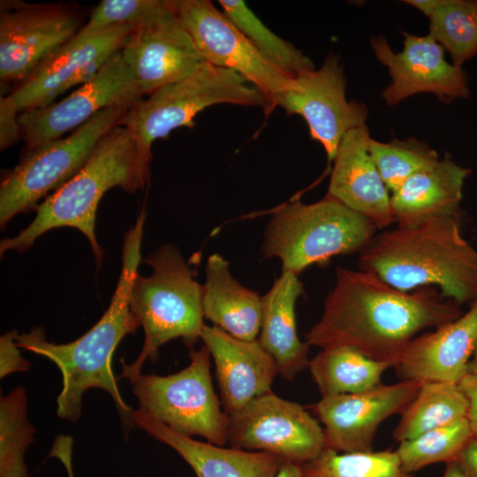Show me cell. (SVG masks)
I'll return each mask as SVG.
<instances>
[{
  "label": "cell",
  "mask_w": 477,
  "mask_h": 477,
  "mask_svg": "<svg viewBox=\"0 0 477 477\" xmlns=\"http://www.w3.org/2000/svg\"><path fill=\"white\" fill-rule=\"evenodd\" d=\"M433 286L402 292L376 275L338 267L320 320L306 335L309 346H349L396 367L410 342L424 329L463 314Z\"/></svg>",
  "instance_id": "cell-1"
},
{
  "label": "cell",
  "mask_w": 477,
  "mask_h": 477,
  "mask_svg": "<svg viewBox=\"0 0 477 477\" xmlns=\"http://www.w3.org/2000/svg\"><path fill=\"white\" fill-rule=\"evenodd\" d=\"M147 213L142 209L135 224L125 233L122 268L110 304L101 319L84 335L67 344L47 340L37 327L17 338L18 346L48 358L62 374L63 387L57 398V414L75 423L81 416L82 397L91 389H101L112 398L125 427L135 425L133 410L125 402L112 370V355L120 341L140 327L130 309L132 282L141 261L140 247Z\"/></svg>",
  "instance_id": "cell-2"
},
{
  "label": "cell",
  "mask_w": 477,
  "mask_h": 477,
  "mask_svg": "<svg viewBox=\"0 0 477 477\" xmlns=\"http://www.w3.org/2000/svg\"><path fill=\"white\" fill-rule=\"evenodd\" d=\"M358 265L402 292L433 286L459 306L477 300V250L462 235L460 215L384 231Z\"/></svg>",
  "instance_id": "cell-3"
},
{
  "label": "cell",
  "mask_w": 477,
  "mask_h": 477,
  "mask_svg": "<svg viewBox=\"0 0 477 477\" xmlns=\"http://www.w3.org/2000/svg\"><path fill=\"white\" fill-rule=\"evenodd\" d=\"M151 162L126 127L114 126L101 138L80 172L38 205L34 220L17 236L0 242L1 255L9 250H28L52 229L72 227L87 237L99 267L103 250L95 231L98 204L113 187L131 193L144 188Z\"/></svg>",
  "instance_id": "cell-4"
},
{
  "label": "cell",
  "mask_w": 477,
  "mask_h": 477,
  "mask_svg": "<svg viewBox=\"0 0 477 477\" xmlns=\"http://www.w3.org/2000/svg\"><path fill=\"white\" fill-rule=\"evenodd\" d=\"M144 262L152 268L149 276H135L130 293V309L144 331V343L136 360L122 362L121 378L141 374L143 364L155 360L167 342L182 338L192 347L201 339L204 323L202 285L193 277L175 245L158 247Z\"/></svg>",
  "instance_id": "cell-5"
},
{
  "label": "cell",
  "mask_w": 477,
  "mask_h": 477,
  "mask_svg": "<svg viewBox=\"0 0 477 477\" xmlns=\"http://www.w3.org/2000/svg\"><path fill=\"white\" fill-rule=\"evenodd\" d=\"M376 230L365 216L327 194L310 204L292 201L272 211L261 254L279 259L282 271L298 276L334 256L360 253Z\"/></svg>",
  "instance_id": "cell-6"
},
{
  "label": "cell",
  "mask_w": 477,
  "mask_h": 477,
  "mask_svg": "<svg viewBox=\"0 0 477 477\" xmlns=\"http://www.w3.org/2000/svg\"><path fill=\"white\" fill-rule=\"evenodd\" d=\"M223 103L267 109L262 93L241 75L204 62L190 76L132 105L119 125L131 132L140 151L152 160L155 140L167 138L179 127L193 128L198 113Z\"/></svg>",
  "instance_id": "cell-7"
},
{
  "label": "cell",
  "mask_w": 477,
  "mask_h": 477,
  "mask_svg": "<svg viewBox=\"0 0 477 477\" xmlns=\"http://www.w3.org/2000/svg\"><path fill=\"white\" fill-rule=\"evenodd\" d=\"M205 345L191 350L190 364L169 375H139L129 380L138 410L184 436L200 435L218 446L228 443L230 417L221 409Z\"/></svg>",
  "instance_id": "cell-8"
},
{
  "label": "cell",
  "mask_w": 477,
  "mask_h": 477,
  "mask_svg": "<svg viewBox=\"0 0 477 477\" xmlns=\"http://www.w3.org/2000/svg\"><path fill=\"white\" fill-rule=\"evenodd\" d=\"M129 108L104 109L67 137L26 150L18 165L1 182V229L16 215L35 210L41 200L78 174L101 138L119 125Z\"/></svg>",
  "instance_id": "cell-9"
},
{
  "label": "cell",
  "mask_w": 477,
  "mask_h": 477,
  "mask_svg": "<svg viewBox=\"0 0 477 477\" xmlns=\"http://www.w3.org/2000/svg\"><path fill=\"white\" fill-rule=\"evenodd\" d=\"M172 4L204 61L233 71L257 87L269 116L294 77L268 60L211 1L172 0Z\"/></svg>",
  "instance_id": "cell-10"
},
{
  "label": "cell",
  "mask_w": 477,
  "mask_h": 477,
  "mask_svg": "<svg viewBox=\"0 0 477 477\" xmlns=\"http://www.w3.org/2000/svg\"><path fill=\"white\" fill-rule=\"evenodd\" d=\"M74 4H0V79L22 82L84 26Z\"/></svg>",
  "instance_id": "cell-11"
},
{
  "label": "cell",
  "mask_w": 477,
  "mask_h": 477,
  "mask_svg": "<svg viewBox=\"0 0 477 477\" xmlns=\"http://www.w3.org/2000/svg\"><path fill=\"white\" fill-rule=\"evenodd\" d=\"M231 447L275 455L304 465L326 448L323 428L300 405L272 391L229 415Z\"/></svg>",
  "instance_id": "cell-12"
},
{
  "label": "cell",
  "mask_w": 477,
  "mask_h": 477,
  "mask_svg": "<svg viewBox=\"0 0 477 477\" xmlns=\"http://www.w3.org/2000/svg\"><path fill=\"white\" fill-rule=\"evenodd\" d=\"M143 98L119 50L90 80L63 100L19 113L21 139L29 150L62 138L104 109L131 107Z\"/></svg>",
  "instance_id": "cell-13"
},
{
  "label": "cell",
  "mask_w": 477,
  "mask_h": 477,
  "mask_svg": "<svg viewBox=\"0 0 477 477\" xmlns=\"http://www.w3.org/2000/svg\"><path fill=\"white\" fill-rule=\"evenodd\" d=\"M346 80L339 57L329 53L319 69L296 75L292 85L277 98V106L288 116H301L312 139L320 142L328 159V170L344 136L366 125L367 106L348 101Z\"/></svg>",
  "instance_id": "cell-14"
},
{
  "label": "cell",
  "mask_w": 477,
  "mask_h": 477,
  "mask_svg": "<svg viewBox=\"0 0 477 477\" xmlns=\"http://www.w3.org/2000/svg\"><path fill=\"white\" fill-rule=\"evenodd\" d=\"M132 28L128 25L92 31L81 28L9 95L18 112L49 105L72 87L90 80L120 50Z\"/></svg>",
  "instance_id": "cell-15"
},
{
  "label": "cell",
  "mask_w": 477,
  "mask_h": 477,
  "mask_svg": "<svg viewBox=\"0 0 477 477\" xmlns=\"http://www.w3.org/2000/svg\"><path fill=\"white\" fill-rule=\"evenodd\" d=\"M120 53L144 95L190 76L205 62L172 0L132 28Z\"/></svg>",
  "instance_id": "cell-16"
},
{
  "label": "cell",
  "mask_w": 477,
  "mask_h": 477,
  "mask_svg": "<svg viewBox=\"0 0 477 477\" xmlns=\"http://www.w3.org/2000/svg\"><path fill=\"white\" fill-rule=\"evenodd\" d=\"M403 34L404 48L400 52H394L382 35L370 41L377 60L387 67L391 78L382 92L388 105L423 92L435 94L444 102L469 96L466 72L445 59L444 49L429 34Z\"/></svg>",
  "instance_id": "cell-17"
},
{
  "label": "cell",
  "mask_w": 477,
  "mask_h": 477,
  "mask_svg": "<svg viewBox=\"0 0 477 477\" xmlns=\"http://www.w3.org/2000/svg\"><path fill=\"white\" fill-rule=\"evenodd\" d=\"M423 382L403 380L353 393L322 397L312 407L324 426L326 448L339 452L373 450L379 425L402 414Z\"/></svg>",
  "instance_id": "cell-18"
},
{
  "label": "cell",
  "mask_w": 477,
  "mask_h": 477,
  "mask_svg": "<svg viewBox=\"0 0 477 477\" xmlns=\"http://www.w3.org/2000/svg\"><path fill=\"white\" fill-rule=\"evenodd\" d=\"M201 339L214 360L222 405L228 415L271 391L278 366L258 339L241 340L214 325H205Z\"/></svg>",
  "instance_id": "cell-19"
},
{
  "label": "cell",
  "mask_w": 477,
  "mask_h": 477,
  "mask_svg": "<svg viewBox=\"0 0 477 477\" xmlns=\"http://www.w3.org/2000/svg\"><path fill=\"white\" fill-rule=\"evenodd\" d=\"M367 125L342 139L330 169L327 195L368 219L376 229L394 223L390 195L368 151Z\"/></svg>",
  "instance_id": "cell-20"
},
{
  "label": "cell",
  "mask_w": 477,
  "mask_h": 477,
  "mask_svg": "<svg viewBox=\"0 0 477 477\" xmlns=\"http://www.w3.org/2000/svg\"><path fill=\"white\" fill-rule=\"evenodd\" d=\"M477 345V300L458 319L415 337L395 367L403 380L459 383Z\"/></svg>",
  "instance_id": "cell-21"
},
{
  "label": "cell",
  "mask_w": 477,
  "mask_h": 477,
  "mask_svg": "<svg viewBox=\"0 0 477 477\" xmlns=\"http://www.w3.org/2000/svg\"><path fill=\"white\" fill-rule=\"evenodd\" d=\"M132 418L140 429L178 453L196 477H273L284 462L266 452L224 448L184 436L138 409Z\"/></svg>",
  "instance_id": "cell-22"
},
{
  "label": "cell",
  "mask_w": 477,
  "mask_h": 477,
  "mask_svg": "<svg viewBox=\"0 0 477 477\" xmlns=\"http://www.w3.org/2000/svg\"><path fill=\"white\" fill-rule=\"evenodd\" d=\"M471 170L450 155L408 178L391 193L394 223L411 227L448 216L460 215L462 190Z\"/></svg>",
  "instance_id": "cell-23"
},
{
  "label": "cell",
  "mask_w": 477,
  "mask_h": 477,
  "mask_svg": "<svg viewBox=\"0 0 477 477\" xmlns=\"http://www.w3.org/2000/svg\"><path fill=\"white\" fill-rule=\"evenodd\" d=\"M304 292L298 276L282 271L269 291L261 296V324L258 340L275 359L279 375L292 381L308 367L309 345L297 332L295 305Z\"/></svg>",
  "instance_id": "cell-24"
},
{
  "label": "cell",
  "mask_w": 477,
  "mask_h": 477,
  "mask_svg": "<svg viewBox=\"0 0 477 477\" xmlns=\"http://www.w3.org/2000/svg\"><path fill=\"white\" fill-rule=\"evenodd\" d=\"M202 285L204 318L231 336L258 339L261 324V296L245 287L231 274L228 261L213 254L207 261Z\"/></svg>",
  "instance_id": "cell-25"
},
{
  "label": "cell",
  "mask_w": 477,
  "mask_h": 477,
  "mask_svg": "<svg viewBox=\"0 0 477 477\" xmlns=\"http://www.w3.org/2000/svg\"><path fill=\"white\" fill-rule=\"evenodd\" d=\"M393 367L354 348L340 345L322 349L308 368L322 397L353 394L380 385L383 373Z\"/></svg>",
  "instance_id": "cell-26"
},
{
  "label": "cell",
  "mask_w": 477,
  "mask_h": 477,
  "mask_svg": "<svg viewBox=\"0 0 477 477\" xmlns=\"http://www.w3.org/2000/svg\"><path fill=\"white\" fill-rule=\"evenodd\" d=\"M467 411L468 401L458 383L423 382L401 414L393 437L398 442L414 438L430 429L466 418Z\"/></svg>",
  "instance_id": "cell-27"
},
{
  "label": "cell",
  "mask_w": 477,
  "mask_h": 477,
  "mask_svg": "<svg viewBox=\"0 0 477 477\" xmlns=\"http://www.w3.org/2000/svg\"><path fill=\"white\" fill-rule=\"evenodd\" d=\"M428 34L462 65L477 55V1L435 0L428 14Z\"/></svg>",
  "instance_id": "cell-28"
},
{
  "label": "cell",
  "mask_w": 477,
  "mask_h": 477,
  "mask_svg": "<svg viewBox=\"0 0 477 477\" xmlns=\"http://www.w3.org/2000/svg\"><path fill=\"white\" fill-rule=\"evenodd\" d=\"M218 3L226 16L272 64L293 77L315 69L309 57L271 31L244 1L220 0Z\"/></svg>",
  "instance_id": "cell-29"
},
{
  "label": "cell",
  "mask_w": 477,
  "mask_h": 477,
  "mask_svg": "<svg viewBox=\"0 0 477 477\" xmlns=\"http://www.w3.org/2000/svg\"><path fill=\"white\" fill-rule=\"evenodd\" d=\"M36 429L27 417L26 389L17 386L0 398V477H28L25 453Z\"/></svg>",
  "instance_id": "cell-30"
},
{
  "label": "cell",
  "mask_w": 477,
  "mask_h": 477,
  "mask_svg": "<svg viewBox=\"0 0 477 477\" xmlns=\"http://www.w3.org/2000/svg\"><path fill=\"white\" fill-rule=\"evenodd\" d=\"M307 477H413L395 451L339 452L325 448L303 465Z\"/></svg>",
  "instance_id": "cell-31"
},
{
  "label": "cell",
  "mask_w": 477,
  "mask_h": 477,
  "mask_svg": "<svg viewBox=\"0 0 477 477\" xmlns=\"http://www.w3.org/2000/svg\"><path fill=\"white\" fill-rule=\"evenodd\" d=\"M466 418L402 441L396 452L405 472L411 473L428 465L456 460L473 437Z\"/></svg>",
  "instance_id": "cell-32"
},
{
  "label": "cell",
  "mask_w": 477,
  "mask_h": 477,
  "mask_svg": "<svg viewBox=\"0 0 477 477\" xmlns=\"http://www.w3.org/2000/svg\"><path fill=\"white\" fill-rule=\"evenodd\" d=\"M368 151L385 186L391 193L408 178L439 161L438 154L426 142L414 138L381 142L369 139Z\"/></svg>",
  "instance_id": "cell-33"
},
{
  "label": "cell",
  "mask_w": 477,
  "mask_h": 477,
  "mask_svg": "<svg viewBox=\"0 0 477 477\" xmlns=\"http://www.w3.org/2000/svg\"><path fill=\"white\" fill-rule=\"evenodd\" d=\"M169 0H102L93 10L85 30H99L116 25L132 27L163 10Z\"/></svg>",
  "instance_id": "cell-34"
},
{
  "label": "cell",
  "mask_w": 477,
  "mask_h": 477,
  "mask_svg": "<svg viewBox=\"0 0 477 477\" xmlns=\"http://www.w3.org/2000/svg\"><path fill=\"white\" fill-rule=\"evenodd\" d=\"M17 330L7 331L0 337V378L16 373L28 371L31 365L24 359L17 344Z\"/></svg>",
  "instance_id": "cell-35"
},
{
  "label": "cell",
  "mask_w": 477,
  "mask_h": 477,
  "mask_svg": "<svg viewBox=\"0 0 477 477\" xmlns=\"http://www.w3.org/2000/svg\"><path fill=\"white\" fill-rule=\"evenodd\" d=\"M19 112L9 95L0 96V149L14 145L21 138Z\"/></svg>",
  "instance_id": "cell-36"
},
{
  "label": "cell",
  "mask_w": 477,
  "mask_h": 477,
  "mask_svg": "<svg viewBox=\"0 0 477 477\" xmlns=\"http://www.w3.org/2000/svg\"><path fill=\"white\" fill-rule=\"evenodd\" d=\"M468 401L466 419L473 436H477V376L467 374L458 383Z\"/></svg>",
  "instance_id": "cell-37"
},
{
  "label": "cell",
  "mask_w": 477,
  "mask_h": 477,
  "mask_svg": "<svg viewBox=\"0 0 477 477\" xmlns=\"http://www.w3.org/2000/svg\"><path fill=\"white\" fill-rule=\"evenodd\" d=\"M73 438L70 435H60L52 443L49 457L57 458L64 466L68 477H74L72 468Z\"/></svg>",
  "instance_id": "cell-38"
},
{
  "label": "cell",
  "mask_w": 477,
  "mask_h": 477,
  "mask_svg": "<svg viewBox=\"0 0 477 477\" xmlns=\"http://www.w3.org/2000/svg\"><path fill=\"white\" fill-rule=\"evenodd\" d=\"M467 477H477V436H473L456 459Z\"/></svg>",
  "instance_id": "cell-39"
},
{
  "label": "cell",
  "mask_w": 477,
  "mask_h": 477,
  "mask_svg": "<svg viewBox=\"0 0 477 477\" xmlns=\"http://www.w3.org/2000/svg\"><path fill=\"white\" fill-rule=\"evenodd\" d=\"M273 477H307L303 465L284 461Z\"/></svg>",
  "instance_id": "cell-40"
},
{
  "label": "cell",
  "mask_w": 477,
  "mask_h": 477,
  "mask_svg": "<svg viewBox=\"0 0 477 477\" xmlns=\"http://www.w3.org/2000/svg\"><path fill=\"white\" fill-rule=\"evenodd\" d=\"M443 477H467L456 460L446 463Z\"/></svg>",
  "instance_id": "cell-41"
},
{
  "label": "cell",
  "mask_w": 477,
  "mask_h": 477,
  "mask_svg": "<svg viewBox=\"0 0 477 477\" xmlns=\"http://www.w3.org/2000/svg\"><path fill=\"white\" fill-rule=\"evenodd\" d=\"M467 374L477 376V345L468 363Z\"/></svg>",
  "instance_id": "cell-42"
}]
</instances>
